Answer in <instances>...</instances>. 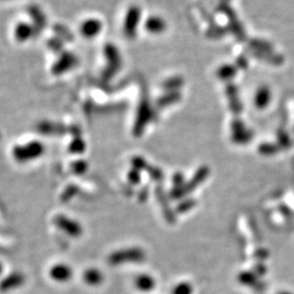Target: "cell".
<instances>
[{
    "label": "cell",
    "mask_w": 294,
    "mask_h": 294,
    "mask_svg": "<svg viewBox=\"0 0 294 294\" xmlns=\"http://www.w3.org/2000/svg\"><path fill=\"white\" fill-rule=\"evenodd\" d=\"M14 33L18 42H27L35 35V28L29 23L19 22L16 24Z\"/></svg>",
    "instance_id": "7a4b0ae2"
},
{
    "label": "cell",
    "mask_w": 294,
    "mask_h": 294,
    "mask_svg": "<svg viewBox=\"0 0 294 294\" xmlns=\"http://www.w3.org/2000/svg\"><path fill=\"white\" fill-rule=\"evenodd\" d=\"M4 1H7V0H4Z\"/></svg>",
    "instance_id": "8fae6325"
},
{
    "label": "cell",
    "mask_w": 294,
    "mask_h": 294,
    "mask_svg": "<svg viewBox=\"0 0 294 294\" xmlns=\"http://www.w3.org/2000/svg\"><path fill=\"white\" fill-rule=\"evenodd\" d=\"M24 276L20 273H13L0 282V291L8 292L10 290L21 287L24 284Z\"/></svg>",
    "instance_id": "6da1fadb"
},
{
    "label": "cell",
    "mask_w": 294,
    "mask_h": 294,
    "mask_svg": "<svg viewBox=\"0 0 294 294\" xmlns=\"http://www.w3.org/2000/svg\"><path fill=\"white\" fill-rule=\"evenodd\" d=\"M142 253L140 250H126L113 255L110 259L111 264L118 265L125 261H141Z\"/></svg>",
    "instance_id": "3957f363"
},
{
    "label": "cell",
    "mask_w": 294,
    "mask_h": 294,
    "mask_svg": "<svg viewBox=\"0 0 294 294\" xmlns=\"http://www.w3.org/2000/svg\"><path fill=\"white\" fill-rule=\"evenodd\" d=\"M193 287L189 283L183 282L178 284L176 287L173 288L172 294H192Z\"/></svg>",
    "instance_id": "9c48e42d"
},
{
    "label": "cell",
    "mask_w": 294,
    "mask_h": 294,
    "mask_svg": "<svg viewBox=\"0 0 294 294\" xmlns=\"http://www.w3.org/2000/svg\"><path fill=\"white\" fill-rule=\"evenodd\" d=\"M73 272L69 266L65 265H57L52 267L50 272V276L52 279L57 281V282H67L68 280L71 279Z\"/></svg>",
    "instance_id": "277c9868"
},
{
    "label": "cell",
    "mask_w": 294,
    "mask_h": 294,
    "mask_svg": "<svg viewBox=\"0 0 294 294\" xmlns=\"http://www.w3.org/2000/svg\"><path fill=\"white\" fill-rule=\"evenodd\" d=\"M100 29H101V26L99 21L90 19V20H85L82 23L81 32L82 36L85 37H91L96 36Z\"/></svg>",
    "instance_id": "5b68a950"
},
{
    "label": "cell",
    "mask_w": 294,
    "mask_h": 294,
    "mask_svg": "<svg viewBox=\"0 0 294 294\" xmlns=\"http://www.w3.org/2000/svg\"><path fill=\"white\" fill-rule=\"evenodd\" d=\"M83 280L89 286H97L103 282V276L96 268H90L84 272Z\"/></svg>",
    "instance_id": "8992f818"
},
{
    "label": "cell",
    "mask_w": 294,
    "mask_h": 294,
    "mask_svg": "<svg viewBox=\"0 0 294 294\" xmlns=\"http://www.w3.org/2000/svg\"><path fill=\"white\" fill-rule=\"evenodd\" d=\"M1 272H2V266L0 265V273H1Z\"/></svg>",
    "instance_id": "30bf717a"
},
{
    "label": "cell",
    "mask_w": 294,
    "mask_h": 294,
    "mask_svg": "<svg viewBox=\"0 0 294 294\" xmlns=\"http://www.w3.org/2000/svg\"><path fill=\"white\" fill-rule=\"evenodd\" d=\"M238 280L241 284L249 287H256V276L251 272H244L240 273Z\"/></svg>",
    "instance_id": "ba28073f"
},
{
    "label": "cell",
    "mask_w": 294,
    "mask_h": 294,
    "mask_svg": "<svg viewBox=\"0 0 294 294\" xmlns=\"http://www.w3.org/2000/svg\"><path fill=\"white\" fill-rule=\"evenodd\" d=\"M136 287L141 291H149L154 288L155 280L150 275L142 274L136 279Z\"/></svg>",
    "instance_id": "52a82bcc"
}]
</instances>
